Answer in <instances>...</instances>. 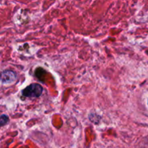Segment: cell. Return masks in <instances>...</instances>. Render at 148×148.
<instances>
[{"label": "cell", "instance_id": "cell-1", "mask_svg": "<svg viewBox=\"0 0 148 148\" xmlns=\"http://www.w3.org/2000/svg\"><path fill=\"white\" fill-rule=\"evenodd\" d=\"M42 92H43V87L37 83L30 84L22 91V94L25 97L32 98H38L40 96Z\"/></svg>", "mask_w": 148, "mask_h": 148}, {"label": "cell", "instance_id": "cell-2", "mask_svg": "<svg viewBox=\"0 0 148 148\" xmlns=\"http://www.w3.org/2000/svg\"><path fill=\"white\" fill-rule=\"evenodd\" d=\"M16 79H17V76L13 71L5 70L1 73V82L2 85H11L13 82H15Z\"/></svg>", "mask_w": 148, "mask_h": 148}, {"label": "cell", "instance_id": "cell-3", "mask_svg": "<svg viewBox=\"0 0 148 148\" xmlns=\"http://www.w3.org/2000/svg\"><path fill=\"white\" fill-rule=\"evenodd\" d=\"M9 117L7 116L5 114H2L1 116V118H0V124H1V127L6 125L7 124H8L9 122Z\"/></svg>", "mask_w": 148, "mask_h": 148}]
</instances>
